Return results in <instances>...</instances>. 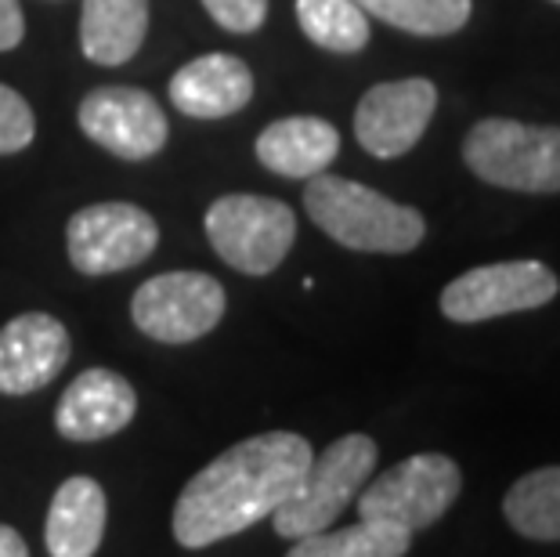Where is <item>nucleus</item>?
I'll return each instance as SVG.
<instances>
[{
  "label": "nucleus",
  "instance_id": "6",
  "mask_svg": "<svg viewBox=\"0 0 560 557\" xmlns=\"http://www.w3.org/2000/svg\"><path fill=\"white\" fill-rule=\"evenodd\" d=\"M463 492V471L445 453H416L365 481L359 521H384L405 532H423L448 514Z\"/></svg>",
  "mask_w": 560,
  "mask_h": 557
},
{
  "label": "nucleus",
  "instance_id": "5",
  "mask_svg": "<svg viewBox=\"0 0 560 557\" xmlns=\"http://www.w3.org/2000/svg\"><path fill=\"white\" fill-rule=\"evenodd\" d=\"M207 240L224 265L243 276H271L296 243V214L276 196L229 193L202 218Z\"/></svg>",
  "mask_w": 560,
  "mask_h": 557
},
{
  "label": "nucleus",
  "instance_id": "22",
  "mask_svg": "<svg viewBox=\"0 0 560 557\" xmlns=\"http://www.w3.org/2000/svg\"><path fill=\"white\" fill-rule=\"evenodd\" d=\"M33 138H37L33 105L15 88L0 84V156H15V152L30 149Z\"/></svg>",
  "mask_w": 560,
  "mask_h": 557
},
{
  "label": "nucleus",
  "instance_id": "1",
  "mask_svg": "<svg viewBox=\"0 0 560 557\" xmlns=\"http://www.w3.org/2000/svg\"><path fill=\"white\" fill-rule=\"evenodd\" d=\"M312 460V442L293 431H265L229 445L177 496L174 539L185 550H202L271 518L301 485Z\"/></svg>",
  "mask_w": 560,
  "mask_h": 557
},
{
  "label": "nucleus",
  "instance_id": "20",
  "mask_svg": "<svg viewBox=\"0 0 560 557\" xmlns=\"http://www.w3.org/2000/svg\"><path fill=\"white\" fill-rule=\"evenodd\" d=\"M296 22L322 51L359 55L373 37L369 15L354 0H296Z\"/></svg>",
  "mask_w": 560,
  "mask_h": 557
},
{
  "label": "nucleus",
  "instance_id": "17",
  "mask_svg": "<svg viewBox=\"0 0 560 557\" xmlns=\"http://www.w3.org/2000/svg\"><path fill=\"white\" fill-rule=\"evenodd\" d=\"M149 37V0H83L80 51L94 66L130 62Z\"/></svg>",
  "mask_w": 560,
  "mask_h": 557
},
{
  "label": "nucleus",
  "instance_id": "13",
  "mask_svg": "<svg viewBox=\"0 0 560 557\" xmlns=\"http://www.w3.org/2000/svg\"><path fill=\"white\" fill-rule=\"evenodd\" d=\"M138 413L135 384L116 370H83L62 391L55 409V428L69 442H102L120 434Z\"/></svg>",
  "mask_w": 560,
  "mask_h": 557
},
{
  "label": "nucleus",
  "instance_id": "21",
  "mask_svg": "<svg viewBox=\"0 0 560 557\" xmlns=\"http://www.w3.org/2000/svg\"><path fill=\"white\" fill-rule=\"evenodd\" d=\"M365 15L412 37H452L470 22L474 0H354Z\"/></svg>",
  "mask_w": 560,
  "mask_h": 557
},
{
  "label": "nucleus",
  "instance_id": "4",
  "mask_svg": "<svg viewBox=\"0 0 560 557\" xmlns=\"http://www.w3.org/2000/svg\"><path fill=\"white\" fill-rule=\"evenodd\" d=\"M463 160L485 185L532 196L560 193V127H532L492 116L470 127Z\"/></svg>",
  "mask_w": 560,
  "mask_h": 557
},
{
  "label": "nucleus",
  "instance_id": "26",
  "mask_svg": "<svg viewBox=\"0 0 560 557\" xmlns=\"http://www.w3.org/2000/svg\"><path fill=\"white\" fill-rule=\"evenodd\" d=\"M553 4H560V0H553Z\"/></svg>",
  "mask_w": 560,
  "mask_h": 557
},
{
  "label": "nucleus",
  "instance_id": "14",
  "mask_svg": "<svg viewBox=\"0 0 560 557\" xmlns=\"http://www.w3.org/2000/svg\"><path fill=\"white\" fill-rule=\"evenodd\" d=\"M254 73L243 58L229 51H210L185 62L171 77V105L192 120H224L243 113L254 98Z\"/></svg>",
  "mask_w": 560,
  "mask_h": 557
},
{
  "label": "nucleus",
  "instance_id": "8",
  "mask_svg": "<svg viewBox=\"0 0 560 557\" xmlns=\"http://www.w3.org/2000/svg\"><path fill=\"white\" fill-rule=\"evenodd\" d=\"M160 246V224L149 210L124 199H105L77 210L66 224L69 265L80 276H113L149 260Z\"/></svg>",
  "mask_w": 560,
  "mask_h": 557
},
{
  "label": "nucleus",
  "instance_id": "11",
  "mask_svg": "<svg viewBox=\"0 0 560 557\" xmlns=\"http://www.w3.org/2000/svg\"><path fill=\"white\" fill-rule=\"evenodd\" d=\"M438 113V88L423 77L384 80L362 94L354 109V138L376 160H398L420 146Z\"/></svg>",
  "mask_w": 560,
  "mask_h": 557
},
{
  "label": "nucleus",
  "instance_id": "10",
  "mask_svg": "<svg viewBox=\"0 0 560 557\" xmlns=\"http://www.w3.org/2000/svg\"><path fill=\"white\" fill-rule=\"evenodd\" d=\"M77 124L94 146L127 163L160 156L166 138H171V124H166L160 102L149 91L120 84L94 88L83 94Z\"/></svg>",
  "mask_w": 560,
  "mask_h": 557
},
{
  "label": "nucleus",
  "instance_id": "12",
  "mask_svg": "<svg viewBox=\"0 0 560 557\" xmlns=\"http://www.w3.org/2000/svg\"><path fill=\"white\" fill-rule=\"evenodd\" d=\"M73 340L47 312H22L0 326V395L22 398L55 381L66 370Z\"/></svg>",
  "mask_w": 560,
  "mask_h": 557
},
{
  "label": "nucleus",
  "instance_id": "7",
  "mask_svg": "<svg viewBox=\"0 0 560 557\" xmlns=\"http://www.w3.org/2000/svg\"><path fill=\"white\" fill-rule=\"evenodd\" d=\"M224 307L229 293L207 271H163L135 290L130 318L156 344H192L218 329Z\"/></svg>",
  "mask_w": 560,
  "mask_h": 557
},
{
  "label": "nucleus",
  "instance_id": "2",
  "mask_svg": "<svg viewBox=\"0 0 560 557\" xmlns=\"http://www.w3.org/2000/svg\"><path fill=\"white\" fill-rule=\"evenodd\" d=\"M304 210L332 243L359 254H409L427 235L420 210L337 174L307 177Z\"/></svg>",
  "mask_w": 560,
  "mask_h": 557
},
{
  "label": "nucleus",
  "instance_id": "16",
  "mask_svg": "<svg viewBox=\"0 0 560 557\" xmlns=\"http://www.w3.org/2000/svg\"><path fill=\"white\" fill-rule=\"evenodd\" d=\"M105 489L88 474H73L58 485L47 511L44 543L51 557H94L105 539Z\"/></svg>",
  "mask_w": 560,
  "mask_h": 557
},
{
  "label": "nucleus",
  "instance_id": "18",
  "mask_svg": "<svg viewBox=\"0 0 560 557\" xmlns=\"http://www.w3.org/2000/svg\"><path fill=\"white\" fill-rule=\"evenodd\" d=\"M510 529L535 543H560V467L528 471L503 496Z\"/></svg>",
  "mask_w": 560,
  "mask_h": 557
},
{
  "label": "nucleus",
  "instance_id": "19",
  "mask_svg": "<svg viewBox=\"0 0 560 557\" xmlns=\"http://www.w3.org/2000/svg\"><path fill=\"white\" fill-rule=\"evenodd\" d=\"M412 532L384 521H359L340 532H312L304 539H293V550L285 557H405L409 554Z\"/></svg>",
  "mask_w": 560,
  "mask_h": 557
},
{
  "label": "nucleus",
  "instance_id": "23",
  "mask_svg": "<svg viewBox=\"0 0 560 557\" xmlns=\"http://www.w3.org/2000/svg\"><path fill=\"white\" fill-rule=\"evenodd\" d=\"M207 15L229 33H257L268 19V0H202Z\"/></svg>",
  "mask_w": 560,
  "mask_h": 557
},
{
  "label": "nucleus",
  "instance_id": "15",
  "mask_svg": "<svg viewBox=\"0 0 560 557\" xmlns=\"http://www.w3.org/2000/svg\"><path fill=\"white\" fill-rule=\"evenodd\" d=\"M260 167L279 177H315L340 152V130L322 116H285L268 124L254 141Z\"/></svg>",
  "mask_w": 560,
  "mask_h": 557
},
{
  "label": "nucleus",
  "instance_id": "3",
  "mask_svg": "<svg viewBox=\"0 0 560 557\" xmlns=\"http://www.w3.org/2000/svg\"><path fill=\"white\" fill-rule=\"evenodd\" d=\"M380 449L369 434H343L312 460L301 485L285 500L271 525L282 539H304L312 532H326L348 507L359 500L365 481L373 478Z\"/></svg>",
  "mask_w": 560,
  "mask_h": 557
},
{
  "label": "nucleus",
  "instance_id": "24",
  "mask_svg": "<svg viewBox=\"0 0 560 557\" xmlns=\"http://www.w3.org/2000/svg\"><path fill=\"white\" fill-rule=\"evenodd\" d=\"M26 37V19H22L19 0H0V51H11Z\"/></svg>",
  "mask_w": 560,
  "mask_h": 557
},
{
  "label": "nucleus",
  "instance_id": "9",
  "mask_svg": "<svg viewBox=\"0 0 560 557\" xmlns=\"http://www.w3.org/2000/svg\"><path fill=\"white\" fill-rule=\"evenodd\" d=\"M560 293V279L542 260H499L463 271L441 290V315L448 323L474 326L550 304Z\"/></svg>",
  "mask_w": 560,
  "mask_h": 557
},
{
  "label": "nucleus",
  "instance_id": "25",
  "mask_svg": "<svg viewBox=\"0 0 560 557\" xmlns=\"http://www.w3.org/2000/svg\"><path fill=\"white\" fill-rule=\"evenodd\" d=\"M0 557H30L26 539H22L11 525H0Z\"/></svg>",
  "mask_w": 560,
  "mask_h": 557
}]
</instances>
